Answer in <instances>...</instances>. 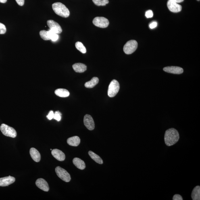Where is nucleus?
<instances>
[{"instance_id": "nucleus-1", "label": "nucleus", "mask_w": 200, "mask_h": 200, "mask_svg": "<svg viewBox=\"0 0 200 200\" xmlns=\"http://www.w3.org/2000/svg\"><path fill=\"white\" fill-rule=\"evenodd\" d=\"M179 139V134L175 129H169L165 132L164 140L167 146L170 147L175 145L178 141Z\"/></svg>"}, {"instance_id": "nucleus-2", "label": "nucleus", "mask_w": 200, "mask_h": 200, "mask_svg": "<svg viewBox=\"0 0 200 200\" xmlns=\"http://www.w3.org/2000/svg\"><path fill=\"white\" fill-rule=\"evenodd\" d=\"M52 7L56 14L59 16L65 18L70 16V11L68 8L62 3L60 2L54 3L52 5Z\"/></svg>"}, {"instance_id": "nucleus-3", "label": "nucleus", "mask_w": 200, "mask_h": 200, "mask_svg": "<svg viewBox=\"0 0 200 200\" xmlns=\"http://www.w3.org/2000/svg\"><path fill=\"white\" fill-rule=\"evenodd\" d=\"M120 85L118 81L113 80L109 84L107 94L109 97H115L120 90Z\"/></svg>"}, {"instance_id": "nucleus-4", "label": "nucleus", "mask_w": 200, "mask_h": 200, "mask_svg": "<svg viewBox=\"0 0 200 200\" xmlns=\"http://www.w3.org/2000/svg\"><path fill=\"white\" fill-rule=\"evenodd\" d=\"M0 129L5 136L12 138H15L17 136L16 131L14 129L5 124L1 125Z\"/></svg>"}, {"instance_id": "nucleus-5", "label": "nucleus", "mask_w": 200, "mask_h": 200, "mask_svg": "<svg viewBox=\"0 0 200 200\" xmlns=\"http://www.w3.org/2000/svg\"><path fill=\"white\" fill-rule=\"evenodd\" d=\"M137 42L135 40H130L125 44L124 51L126 54L130 55L133 53L138 48Z\"/></svg>"}, {"instance_id": "nucleus-6", "label": "nucleus", "mask_w": 200, "mask_h": 200, "mask_svg": "<svg viewBox=\"0 0 200 200\" xmlns=\"http://www.w3.org/2000/svg\"><path fill=\"white\" fill-rule=\"evenodd\" d=\"M55 172L57 176L61 180L66 182L70 181V175L65 169L61 168L60 166H57L55 168Z\"/></svg>"}, {"instance_id": "nucleus-7", "label": "nucleus", "mask_w": 200, "mask_h": 200, "mask_svg": "<svg viewBox=\"0 0 200 200\" xmlns=\"http://www.w3.org/2000/svg\"><path fill=\"white\" fill-rule=\"evenodd\" d=\"M93 23L94 25L102 28H107L109 24L108 20L103 17H96L93 19Z\"/></svg>"}, {"instance_id": "nucleus-8", "label": "nucleus", "mask_w": 200, "mask_h": 200, "mask_svg": "<svg viewBox=\"0 0 200 200\" xmlns=\"http://www.w3.org/2000/svg\"><path fill=\"white\" fill-rule=\"evenodd\" d=\"M47 25L52 31L55 33L59 34L62 32V30L61 26L58 23L52 20H49L47 21Z\"/></svg>"}, {"instance_id": "nucleus-9", "label": "nucleus", "mask_w": 200, "mask_h": 200, "mask_svg": "<svg viewBox=\"0 0 200 200\" xmlns=\"http://www.w3.org/2000/svg\"><path fill=\"white\" fill-rule=\"evenodd\" d=\"M167 6L169 10L172 12L178 13L182 10L181 6L172 0H168L167 2Z\"/></svg>"}, {"instance_id": "nucleus-10", "label": "nucleus", "mask_w": 200, "mask_h": 200, "mask_svg": "<svg viewBox=\"0 0 200 200\" xmlns=\"http://www.w3.org/2000/svg\"><path fill=\"white\" fill-rule=\"evenodd\" d=\"M84 124L88 130H92L95 128V123L92 117L89 115H86L84 118Z\"/></svg>"}, {"instance_id": "nucleus-11", "label": "nucleus", "mask_w": 200, "mask_h": 200, "mask_svg": "<svg viewBox=\"0 0 200 200\" xmlns=\"http://www.w3.org/2000/svg\"><path fill=\"white\" fill-rule=\"evenodd\" d=\"M36 184L38 188L44 191L48 192L49 190V188L48 184L43 179H38L36 181Z\"/></svg>"}, {"instance_id": "nucleus-12", "label": "nucleus", "mask_w": 200, "mask_h": 200, "mask_svg": "<svg viewBox=\"0 0 200 200\" xmlns=\"http://www.w3.org/2000/svg\"><path fill=\"white\" fill-rule=\"evenodd\" d=\"M163 70L166 72L175 74H180L184 72L183 69L178 66L166 67L163 68Z\"/></svg>"}, {"instance_id": "nucleus-13", "label": "nucleus", "mask_w": 200, "mask_h": 200, "mask_svg": "<svg viewBox=\"0 0 200 200\" xmlns=\"http://www.w3.org/2000/svg\"><path fill=\"white\" fill-rule=\"evenodd\" d=\"M15 181V178L10 176L0 178V186H8L13 183Z\"/></svg>"}, {"instance_id": "nucleus-14", "label": "nucleus", "mask_w": 200, "mask_h": 200, "mask_svg": "<svg viewBox=\"0 0 200 200\" xmlns=\"http://www.w3.org/2000/svg\"><path fill=\"white\" fill-rule=\"evenodd\" d=\"M52 154L57 160L63 161L65 160V155L64 153L58 149H54L52 150Z\"/></svg>"}, {"instance_id": "nucleus-15", "label": "nucleus", "mask_w": 200, "mask_h": 200, "mask_svg": "<svg viewBox=\"0 0 200 200\" xmlns=\"http://www.w3.org/2000/svg\"><path fill=\"white\" fill-rule=\"evenodd\" d=\"M30 156L34 161L38 162L40 160L41 156L39 151L34 148H32L30 150Z\"/></svg>"}, {"instance_id": "nucleus-16", "label": "nucleus", "mask_w": 200, "mask_h": 200, "mask_svg": "<svg viewBox=\"0 0 200 200\" xmlns=\"http://www.w3.org/2000/svg\"><path fill=\"white\" fill-rule=\"evenodd\" d=\"M73 68L76 72L83 73L87 70V66L82 63H75L72 66Z\"/></svg>"}, {"instance_id": "nucleus-17", "label": "nucleus", "mask_w": 200, "mask_h": 200, "mask_svg": "<svg viewBox=\"0 0 200 200\" xmlns=\"http://www.w3.org/2000/svg\"><path fill=\"white\" fill-rule=\"evenodd\" d=\"M67 142L68 145L70 146L77 147L80 143V140L78 136H74L68 138Z\"/></svg>"}, {"instance_id": "nucleus-18", "label": "nucleus", "mask_w": 200, "mask_h": 200, "mask_svg": "<svg viewBox=\"0 0 200 200\" xmlns=\"http://www.w3.org/2000/svg\"><path fill=\"white\" fill-rule=\"evenodd\" d=\"M73 162L75 166L80 170H84L86 168V165L84 161L77 157L73 159Z\"/></svg>"}, {"instance_id": "nucleus-19", "label": "nucleus", "mask_w": 200, "mask_h": 200, "mask_svg": "<svg viewBox=\"0 0 200 200\" xmlns=\"http://www.w3.org/2000/svg\"><path fill=\"white\" fill-rule=\"evenodd\" d=\"M55 93L59 97L65 98L69 97L70 95L68 90L64 89H58L55 90Z\"/></svg>"}, {"instance_id": "nucleus-20", "label": "nucleus", "mask_w": 200, "mask_h": 200, "mask_svg": "<svg viewBox=\"0 0 200 200\" xmlns=\"http://www.w3.org/2000/svg\"><path fill=\"white\" fill-rule=\"evenodd\" d=\"M191 197L193 200H200V187L197 186L194 188L192 192Z\"/></svg>"}, {"instance_id": "nucleus-21", "label": "nucleus", "mask_w": 200, "mask_h": 200, "mask_svg": "<svg viewBox=\"0 0 200 200\" xmlns=\"http://www.w3.org/2000/svg\"><path fill=\"white\" fill-rule=\"evenodd\" d=\"M99 80L98 78L97 77H93L92 79V80L87 82H86L84 86L85 87L88 88H92L97 85L98 83Z\"/></svg>"}, {"instance_id": "nucleus-22", "label": "nucleus", "mask_w": 200, "mask_h": 200, "mask_svg": "<svg viewBox=\"0 0 200 200\" xmlns=\"http://www.w3.org/2000/svg\"><path fill=\"white\" fill-rule=\"evenodd\" d=\"M90 157L92 159H93L96 162L99 163V164H103V161L101 158V157L99 156L98 155L96 154L95 153L93 152L90 151L88 152Z\"/></svg>"}, {"instance_id": "nucleus-23", "label": "nucleus", "mask_w": 200, "mask_h": 200, "mask_svg": "<svg viewBox=\"0 0 200 200\" xmlns=\"http://www.w3.org/2000/svg\"><path fill=\"white\" fill-rule=\"evenodd\" d=\"M40 37L45 40H51L50 38V32L49 30L48 31L42 30L40 31L39 33Z\"/></svg>"}, {"instance_id": "nucleus-24", "label": "nucleus", "mask_w": 200, "mask_h": 200, "mask_svg": "<svg viewBox=\"0 0 200 200\" xmlns=\"http://www.w3.org/2000/svg\"><path fill=\"white\" fill-rule=\"evenodd\" d=\"M76 48L82 53H85L86 52V48L82 42H77L75 44Z\"/></svg>"}, {"instance_id": "nucleus-25", "label": "nucleus", "mask_w": 200, "mask_h": 200, "mask_svg": "<svg viewBox=\"0 0 200 200\" xmlns=\"http://www.w3.org/2000/svg\"><path fill=\"white\" fill-rule=\"evenodd\" d=\"M93 2L98 6H105L109 3L108 0H92Z\"/></svg>"}, {"instance_id": "nucleus-26", "label": "nucleus", "mask_w": 200, "mask_h": 200, "mask_svg": "<svg viewBox=\"0 0 200 200\" xmlns=\"http://www.w3.org/2000/svg\"><path fill=\"white\" fill-rule=\"evenodd\" d=\"M50 32H51V36H50V38L51 40L53 42H55L57 41L59 39V35L58 34L55 33L51 30H49Z\"/></svg>"}, {"instance_id": "nucleus-27", "label": "nucleus", "mask_w": 200, "mask_h": 200, "mask_svg": "<svg viewBox=\"0 0 200 200\" xmlns=\"http://www.w3.org/2000/svg\"><path fill=\"white\" fill-rule=\"evenodd\" d=\"M61 113L59 111H56L54 113L53 118L57 121H60L61 120Z\"/></svg>"}, {"instance_id": "nucleus-28", "label": "nucleus", "mask_w": 200, "mask_h": 200, "mask_svg": "<svg viewBox=\"0 0 200 200\" xmlns=\"http://www.w3.org/2000/svg\"><path fill=\"white\" fill-rule=\"evenodd\" d=\"M7 29L5 25L0 23V34H4L6 32Z\"/></svg>"}, {"instance_id": "nucleus-29", "label": "nucleus", "mask_w": 200, "mask_h": 200, "mask_svg": "<svg viewBox=\"0 0 200 200\" xmlns=\"http://www.w3.org/2000/svg\"><path fill=\"white\" fill-rule=\"evenodd\" d=\"M153 13L152 11L148 10L146 11L145 16L147 18H151L153 16Z\"/></svg>"}, {"instance_id": "nucleus-30", "label": "nucleus", "mask_w": 200, "mask_h": 200, "mask_svg": "<svg viewBox=\"0 0 200 200\" xmlns=\"http://www.w3.org/2000/svg\"><path fill=\"white\" fill-rule=\"evenodd\" d=\"M54 113L53 111H49L48 115L47 116V118L49 120H51L53 118Z\"/></svg>"}, {"instance_id": "nucleus-31", "label": "nucleus", "mask_w": 200, "mask_h": 200, "mask_svg": "<svg viewBox=\"0 0 200 200\" xmlns=\"http://www.w3.org/2000/svg\"><path fill=\"white\" fill-rule=\"evenodd\" d=\"M173 200H182L183 199L181 196L179 194H176L174 195V197L173 198Z\"/></svg>"}, {"instance_id": "nucleus-32", "label": "nucleus", "mask_w": 200, "mask_h": 200, "mask_svg": "<svg viewBox=\"0 0 200 200\" xmlns=\"http://www.w3.org/2000/svg\"><path fill=\"white\" fill-rule=\"evenodd\" d=\"M157 23L156 22H153L151 23L149 25V27L151 29L155 28L157 26Z\"/></svg>"}, {"instance_id": "nucleus-33", "label": "nucleus", "mask_w": 200, "mask_h": 200, "mask_svg": "<svg viewBox=\"0 0 200 200\" xmlns=\"http://www.w3.org/2000/svg\"><path fill=\"white\" fill-rule=\"evenodd\" d=\"M16 1L17 3L20 6H22L24 4L25 0H16Z\"/></svg>"}, {"instance_id": "nucleus-34", "label": "nucleus", "mask_w": 200, "mask_h": 200, "mask_svg": "<svg viewBox=\"0 0 200 200\" xmlns=\"http://www.w3.org/2000/svg\"><path fill=\"white\" fill-rule=\"evenodd\" d=\"M172 1L176 2V3H179L182 2L184 1V0H172Z\"/></svg>"}, {"instance_id": "nucleus-35", "label": "nucleus", "mask_w": 200, "mask_h": 200, "mask_svg": "<svg viewBox=\"0 0 200 200\" xmlns=\"http://www.w3.org/2000/svg\"><path fill=\"white\" fill-rule=\"evenodd\" d=\"M7 0H0V2L2 3H5L6 2Z\"/></svg>"}]
</instances>
